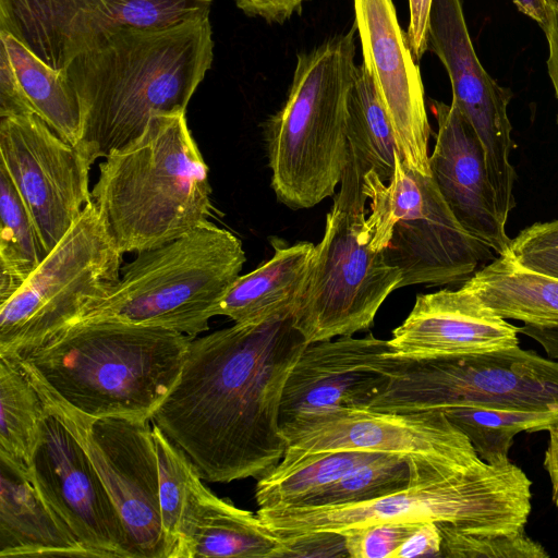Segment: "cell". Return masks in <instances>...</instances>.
Listing matches in <instances>:
<instances>
[{
    "label": "cell",
    "instance_id": "6da1fadb",
    "mask_svg": "<svg viewBox=\"0 0 558 558\" xmlns=\"http://www.w3.org/2000/svg\"><path fill=\"white\" fill-rule=\"evenodd\" d=\"M307 344L293 310L192 338L180 378L150 421L202 480H259L287 449L281 398Z\"/></svg>",
    "mask_w": 558,
    "mask_h": 558
},
{
    "label": "cell",
    "instance_id": "7a4b0ae2",
    "mask_svg": "<svg viewBox=\"0 0 558 558\" xmlns=\"http://www.w3.org/2000/svg\"><path fill=\"white\" fill-rule=\"evenodd\" d=\"M214 59L209 13L161 27H123L63 69L82 111L77 148L93 165L159 114L185 112Z\"/></svg>",
    "mask_w": 558,
    "mask_h": 558
},
{
    "label": "cell",
    "instance_id": "3957f363",
    "mask_svg": "<svg viewBox=\"0 0 558 558\" xmlns=\"http://www.w3.org/2000/svg\"><path fill=\"white\" fill-rule=\"evenodd\" d=\"M191 337L83 319L7 355L44 396L93 420H151L180 378Z\"/></svg>",
    "mask_w": 558,
    "mask_h": 558
},
{
    "label": "cell",
    "instance_id": "277c9868",
    "mask_svg": "<svg viewBox=\"0 0 558 558\" xmlns=\"http://www.w3.org/2000/svg\"><path fill=\"white\" fill-rule=\"evenodd\" d=\"M407 487L385 497L341 506L258 509L280 537L313 532L342 533L379 523L434 522L461 532L514 533L525 530L532 482L512 462H456L409 457Z\"/></svg>",
    "mask_w": 558,
    "mask_h": 558
},
{
    "label": "cell",
    "instance_id": "5b68a950",
    "mask_svg": "<svg viewBox=\"0 0 558 558\" xmlns=\"http://www.w3.org/2000/svg\"><path fill=\"white\" fill-rule=\"evenodd\" d=\"M92 197L122 254L160 246L210 222L208 167L185 112L154 117L137 140L105 157Z\"/></svg>",
    "mask_w": 558,
    "mask_h": 558
},
{
    "label": "cell",
    "instance_id": "8992f818",
    "mask_svg": "<svg viewBox=\"0 0 558 558\" xmlns=\"http://www.w3.org/2000/svg\"><path fill=\"white\" fill-rule=\"evenodd\" d=\"M354 26L299 53L282 108L265 135L271 187L291 209L333 196L348 163V100L355 78Z\"/></svg>",
    "mask_w": 558,
    "mask_h": 558
},
{
    "label": "cell",
    "instance_id": "52a82bcc",
    "mask_svg": "<svg viewBox=\"0 0 558 558\" xmlns=\"http://www.w3.org/2000/svg\"><path fill=\"white\" fill-rule=\"evenodd\" d=\"M246 262L242 242L213 222L137 253L109 295L83 319L160 327L191 338L207 331ZM80 322V320H78Z\"/></svg>",
    "mask_w": 558,
    "mask_h": 558
},
{
    "label": "cell",
    "instance_id": "ba28073f",
    "mask_svg": "<svg viewBox=\"0 0 558 558\" xmlns=\"http://www.w3.org/2000/svg\"><path fill=\"white\" fill-rule=\"evenodd\" d=\"M368 171L349 150L339 192L326 216L293 306L294 325L307 343L368 329L401 272L371 246L364 177Z\"/></svg>",
    "mask_w": 558,
    "mask_h": 558
},
{
    "label": "cell",
    "instance_id": "9c48e42d",
    "mask_svg": "<svg viewBox=\"0 0 558 558\" xmlns=\"http://www.w3.org/2000/svg\"><path fill=\"white\" fill-rule=\"evenodd\" d=\"M373 369L387 381L368 408L392 412L475 407L558 411V361L519 345L451 354L383 353Z\"/></svg>",
    "mask_w": 558,
    "mask_h": 558
},
{
    "label": "cell",
    "instance_id": "30bf717a",
    "mask_svg": "<svg viewBox=\"0 0 558 558\" xmlns=\"http://www.w3.org/2000/svg\"><path fill=\"white\" fill-rule=\"evenodd\" d=\"M364 193L371 246L400 270L399 288L464 282L492 257L456 219L433 177L405 167L398 150L390 181L368 171Z\"/></svg>",
    "mask_w": 558,
    "mask_h": 558
},
{
    "label": "cell",
    "instance_id": "8fae6325",
    "mask_svg": "<svg viewBox=\"0 0 558 558\" xmlns=\"http://www.w3.org/2000/svg\"><path fill=\"white\" fill-rule=\"evenodd\" d=\"M122 255L92 201L23 286L0 303V354L84 318L119 282Z\"/></svg>",
    "mask_w": 558,
    "mask_h": 558
},
{
    "label": "cell",
    "instance_id": "7c38bea8",
    "mask_svg": "<svg viewBox=\"0 0 558 558\" xmlns=\"http://www.w3.org/2000/svg\"><path fill=\"white\" fill-rule=\"evenodd\" d=\"M39 395L84 446L119 511L135 557L168 558L151 421L93 420Z\"/></svg>",
    "mask_w": 558,
    "mask_h": 558
},
{
    "label": "cell",
    "instance_id": "4fadbf2b",
    "mask_svg": "<svg viewBox=\"0 0 558 558\" xmlns=\"http://www.w3.org/2000/svg\"><path fill=\"white\" fill-rule=\"evenodd\" d=\"M213 0H0V31L56 70L123 27H161L210 13Z\"/></svg>",
    "mask_w": 558,
    "mask_h": 558
},
{
    "label": "cell",
    "instance_id": "5bb4252c",
    "mask_svg": "<svg viewBox=\"0 0 558 558\" xmlns=\"http://www.w3.org/2000/svg\"><path fill=\"white\" fill-rule=\"evenodd\" d=\"M287 451H364L456 462L482 460L469 438L440 410L392 412L338 408L280 424Z\"/></svg>",
    "mask_w": 558,
    "mask_h": 558
},
{
    "label": "cell",
    "instance_id": "9a60e30c",
    "mask_svg": "<svg viewBox=\"0 0 558 558\" xmlns=\"http://www.w3.org/2000/svg\"><path fill=\"white\" fill-rule=\"evenodd\" d=\"M0 156L49 253L93 201L92 163L35 113L0 118Z\"/></svg>",
    "mask_w": 558,
    "mask_h": 558
},
{
    "label": "cell",
    "instance_id": "2e32d148",
    "mask_svg": "<svg viewBox=\"0 0 558 558\" xmlns=\"http://www.w3.org/2000/svg\"><path fill=\"white\" fill-rule=\"evenodd\" d=\"M428 50L444 64L452 88V102L470 122L485 151L496 208L507 223L515 206V170L509 157L514 148L508 106L511 89L500 86L483 68L474 50L461 0H433Z\"/></svg>",
    "mask_w": 558,
    "mask_h": 558
},
{
    "label": "cell",
    "instance_id": "e0dca14e",
    "mask_svg": "<svg viewBox=\"0 0 558 558\" xmlns=\"http://www.w3.org/2000/svg\"><path fill=\"white\" fill-rule=\"evenodd\" d=\"M47 409L28 465L36 488L89 557L136 558L119 511L84 446Z\"/></svg>",
    "mask_w": 558,
    "mask_h": 558
},
{
    "label": "cell",
    "instance_id": "ac0fdd59",
    "mask_svg": "<svg viewBox=\"0 0 558 558\" xmlns=\"http://www.w3.org/2000/svg\"><path fill=\"white\" fill-rule=\"evenodd\" d=\"M363 64L390 121L405 167L432 175L430 126L418 65L392 0H353Z\"/></svg>",
    "mask_w": 558,
    "mask_h": 558
},
{
    "label": "cell",
    "instance_id": "d6986e66",
    "mask_svg": "<svg viewBox=\"0 0 558 558\" xmlns=\"http://www.w3.org/2000/svg\"><path fill=\"white\" fill-rule=\"evenodd\" d=\"M389 350L372 332L308 343L286 381L280 424L338 408H368L387 381L373 366Z\"/></svg>",
    "mask_w": 558,
    "mask_h": 558
},
{
    "label": "cell",
    "instance_id": "ffe728a7",
    "mask_svg": "<svg viewBox=\"0 0 558 558\" xmlns=\"http://www.w3.org/2000/svg\"><path fill=\"white\" fill-rule=\"evenodd\" d=\"M432 109L437 121L432 177L459 223L504 256L511 239L496 208L482 143L456 104L433 101Z\"/></svg>",
    "mask_w": 558,
    "mask_h": 558
},
{
    "label": "cell",
    "instance_id": "44dd1931",
    "mask_svg": "<svg viewBox=\"0 0 558 558\" xmlns=\"http://www.w3.org/2000/svg\"><path fill=\"white\" fill-rule=\"evenodd\" d=\"M518 333L517 326L462 286L418 294L387 342L400 354H469L517 347Z\"/></svg>",
    "mask_w": 558,
    "mask_h": 558
},
{
    "label": "cell",
    "instance_id": "7402d4cb",
    "mask_svg": "<svg viewBox=\"0 0 558 558\" xmlns=\"http://www.w3.org/2000/svg\"><path fill=\"white\" fill-rule=\"evenodd\" d=\"M286 543L258 515L217 497L198 477L186 500L172 558H283Z\"/></svg>",
    "mask_w": 558,
    "mask_h": 558
},
{
    "label": "cell",
    "instance_id": "603a6c76",
    "mask_svg": "<svg viewBox=\"0 0 558 558\" xmlns=\"http://www.w3.org/2000/svg\"><path fill=\"white\" fill-rule=\"evenodd\" d=\"M89 557L36 488L27 465L0 457V557Z\"/></svg>",
    "mask_w": 558,
    "mask_h": 558
},
{
    "label": "cell",
    "instance_id": "cb8c5ba5",
    "mask_svg": "<svg viewBox=\"0 0 558 558\" xmlns=\"http://www.w3.org/2000/svg\"><path fill=\"white\" fill-rule=\"evenodd\" d=\"M271 243V258L240 275L220 301L218 315L244 324L293 310L315 245L307 241L288 245L277 239Z\"/></svg>",
    "mask_w": 558,
    "mask_h": 558
},
{
    "label": "cell",
    "instance_id": "d4e9b609",
    "mask_svg": "<svg viewBox=\"0 0 558 558\" xmlns=\"http://www.w3.org/2000/svg\"><path fill=\"white\" fill-rule=\"evenodd\" d=\"M462 286L505 319L558 326V279L527 270L507 256L475 271Z\"/></svg>",
    "mask_w": 558,
    "mask_h": 558
},
{
    "label": "cell",
    "instance_id": "484cf974",
    "mask_svg": "<svg viewBox=\"0 0 558 558\" xmlns=\"http://www.w3.org/2000/svg\"><path fill=\"white\" fill-rule=\"evenodd\" d=\"M378 454L364 451L293 453L286 450L278 465L257 482L255 499L258 509L300 506Z\"/></svg>",
    "mask_w": 558,
    "mask_h": 558
},
{
    "label": "cell",
    "instance_id": "4316f807",
    "mask_svg": "<svg viewBox=\"0 0 558 558\" xmlns=\"http://www.w3.org/2000/svg\"><path fill=\"white\" fill-rule=\"evenodd\" d=\"M0 41L9 52L16 76L36 114L65 142L77 146L82 111L65 71L49 66L3 31H0Z\"/></svg>",
    "mask_w": 558,
    "mask_h": 558
},
{
    "label": "cell",
    "instance_id": "83f0119b",
    "mask_svg": "<svg viewBox=\"0 0 558 558\" xmlns=\"http://www.w3.org/2000/svg\"><path fill=\"white\" fill-rule=\"evenodd\" d=\"M47 255L24 201L0 166V303L23 286Z\"/></svg>",
    "mask_w": 558,
    "mask_h": 558
},
{
    "label": "cell",
    "instance_id": "f1b7e54d",
    "mask_svg": "<svg viewBox=\"0 0 558 558\" xmlns=\"http://www.w3.org/2000/svg\"><path fill=\"white\" fill-rule=\"evenodd\" d=\"M349 150L360 162L389 182L395 169L396 140L390 121L365 65H356L348 100Z\"/></svg>",
    "mask_w": 558,
    "mask_h": 558
},
{
    "label": "cell",
    "instance_id": "f546056e",
    "mask_svg": "<svg viewBox=\"0 0 558 558\" xmlns=\"http://www.w3.org/2000/svg\"><path fill=\"white\" fill-rule=\"evenodd\" d=\"M47 412L16 361L0 355V457L28 466Z\"/></svg>",
    "mask_w": 558,
    "mask_h": 558
},
{
    "label": "cell",
    "instance_id": "4dcf8cb0",
    "mask_svg": "<svg viewBox=\"0 0 558 558\" xmlns=\"http://www.w3.org/2000/svg\"><path fill=\"white\" fill-rule=\"evenodd\" d=\"M444 412L469 438L478 457L493 465L510 462L509 451L519 433L547 430L558 421V411L458 407Z\"/></svg>",
    "mask_w": 558,
    "mask_h": 558
},
{
    "label": "cell",
    "instance_id": "1f68e13d",
    "mask_svg": "<svg viewBox=\"0 0 558 558\" xmlns=\"http://www.w3.org/2000/svg\"><path fill=\"white\" fill-rule=\"evenodd\" d=\"M409 457L380 453L296 507H327L375 500L410 483Z\"/></svg>",
    "mask_w": 558,
    "mask_h": 558
},
{
    "label": "cell",
    "instance_id": "d6a6232c",
    "mask_svg": "<svg viewBox=\"0 0 558 558\" xmlns=\"http://www.w3.org/2000/svg\"><path fill=\"white\" fill-rule=\"evenodd\" d=\"M153 439L159 471L162 526L168 558H172L189 493L201 475L187 456L155 424H153Z\"/></svg>",
    "mask_w": 558,
    "mask_h": 558
},
{
    "label": "cell",
    "instance_id": "836d02e7",
    "mask_svg": "<svg viewBox=\"0 0 558 558\" xmlns=\"http://www.w3.org/2000/svg\"><path fill=\"white\" fill-rule=\"evenodd\" d=\"M446 558H548L543 545L521 530L514 533L461 532L440 529Z\"/></svg>",
    "mask_w": 558,
    "mask_h": 558
},
{
    "label": "cell",
    "instance_id": "e575fe53",
    "mask_svg": "<svg viewBox=\"0 0 558 558\" xmlns=\"http://www.w3.org/2000/svg\"><path fill=\"white\" fill-rule=\"evenodd\" d=\"M504 256L527 270L558 279V219L523 229L511 239Z\"/></svg>",
    "mask_w": 558,
    "mask_h": 558
},
{
    "label": "cell",
    "instance_id": "d590c367",
    "mask_svg": "<svg viewBox=\"0 0 558 558\" xmlns=\"http://www.w3.org/2000/svg\"><path fill=\"white\" fill-rule=\"evenodd\" d=\"M421 524L379 523L351 529L341 534L351 558H392V554Z\"/></svg>",
    "mask_w": 558,
    "mask_h": 558
},
{
    "label": "cell",
    "instance_id": "8d00e7d4",
    "mask_svg": "<svg viewBox=\"0 0 558 558\" xmlns=\"http://www.w3.org/2000/svg\"><path fill=\"white\" fill-rule=\"evenodd\" d=\"M282 538L284 557H349L341 533L313 532Z\"/></svg>",
    "mask_w": 558,
    "mask_h": 558
},
{
    "label": "cell",
    "instance_id": "74e56055",
    "mask_svg": "<svg viewBox=\"0 0 558 558\" xmlns=\"http://www.w3.org/2000/svg\"><path fill=\"white\" fill-rule=\"evenodd\" d=\"M36 114L0 41V118Z\"/></svg>",
    "mask_w": 558,
    "mask_h": 558
},
{
    "label": "cell",
    "instance_id": "f35d334b",
    "mask_svg": "<svg viewBox=\"0 0 558 558\" xmlns=\"http://www.w3.org/2000/svg\"><path fill=\"white\" fill-rule=\"evenodd\" d=\"M441 534L436 523L418 525L392 554V558L440 557Z\"/></svg>",
    "mask_w": 558,
    "mask_h": 558
},
{
    "label": "cell",
    "instance_id": "ab89813d",
    "mask_svg": "<svg viewBox=\"0 0 558 558\" xmlns=\"http://www.w3.org/2000/svg\"><path fill=\"white\" fill-rule=\"evenodd\" d=\"M307 1L310 0H235V4L248 16L282 24L293 15L300 14Z\"/></svg>",
    "mask_w": 558,
    "mask_h": 558
},
{
    "label": "cell",
    "instance_id": "60d3db41",
    "mask_svg": "<svg viewBox=\"0 0 558 558\" xmlns=\"http://www.w3.org/2000/svg\"><path fill=\"white\" fill-rule=\"evenodd\" d=\"M433 0H409L408 41L416 61L428 50V24Z\"/></svg>",
    "mask_w": 558,
    "mask_h": 558
},
{
    "label": "cell",
    "instance_id": "b9f144b4",
    "mask_svg": "<svg viewBox=\"0 0 558 558\" xmlns=\"http://www.w3.org/2000/svg\"><path fill=\"white\" fill-rule=\"evenodd\" d=\"M544 33L548 45L547 71L558 102V2L551 8L549 22Z\"/></svg>",
    "mask_w": 558,
    "mask_h": 558
},
{
    "label": "cell",
    "instance_id": "7bdbcfd3",
    "mask_svg": "<svg viewBox=\"0 0 558 558\" xmlns=\"http://www.w3.org/2000/svg\"><path fill=\"white\" fill-rule=\"evenodd\" d=\"M549 439L544 454V469L551 484V498L558 509V421L547 429Z\"/></svg>",
    "mask_w": 558,
    "mask_h": 558
},
{
    "label": "cell",
    "instance_id": "ee69618b",
    "mask_svg": "<svg viewBox=\"0 0 558 558\" xmlns=\"http://www.w3.org/2000/svg\"><path fill=\"white\" fill-rule=\"evenodd\" d=\"M518 331L538 342L548 357L558 361V326L539 327L524 324L518 327Z\"/></svg>",
    "mask_w": 558,
    "mask_h": 558
},
{
    "label": "cell",
    "instance_id": "f6af8a7d",
    "mask_svg": "<svg viewBox=\"0 0 558 558\" xmlns=\"http://www.w3.org/2000/svg\"><path fill=\"white\" fill-rule=\"evenodd\" d=\"M517 9L534 20L543 29H546L551 8L556 0H511Z\"/></svg>",
    "mask_w": 558,
    "mask_h": 558
},
{
    "label": "cell",
    "instance_id": "bcb514c9",
    "mask_svg": "<svg viewBox=\"0 0 558 558\" xmlns=\"http://www.w3.org/2000/svg\"><path fill=\"white\" fill-rule=\"evenodd\" d=\"M557 2H558V0H557Z\"/></svg>",
    "mask_w": 558,
    "mask_h": 558
}]
</instances>
